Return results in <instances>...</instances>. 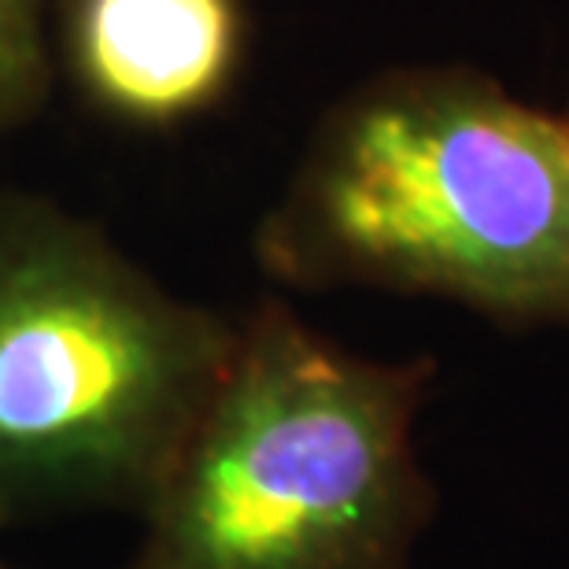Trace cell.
<instances>
[{"label":"cell","mask_w":569,"mask_h":569,"mask_svg":"<svg viewBox=\"0 0 569 569\" xmlns=\"http://www.w3.org/2000/svg\"><path fill=\"white\" fill-rule=\"evenodd\" d=\"M432 359H370L263 300L148 496L127 569H411L437 515Z\"/></svg>","instance_id":"cell-2"},{"label":"cell","mask_w":569,"mask_h":569,"mask_svg":"<svg viewBox=\"0 0 569 569\" xmlns=\"http://www.w3.org/2000/svg\"><path fill=\"white\" fill-rule=\"evenodd\" d=\"M244 0H63L56 52L86 104L138 130L211 111L241 74Z\"/></svg>","instance_id":"cell-4"},{"label":"cell","mask_w":569,"mask_h":569,"mask_svg":"<svg viewBox=\"0 0 569 569\" xmlns=\"http://www.w3.org/2000/svg\"><path fill=\"white\" fill-rule=\"evenodd\" d=\"M256 259L289 289L440 296L569 326V116L470 67H396L326 111Z\"/></svg>","instance_id":"cell-1"},{"label":"cell","mask_w":569,"mask_h":569,"mask_svg":"<svg viewBox=\"0 0 569 569\" xmlns=\"http://www.w3.org/2000/svg\"><path fill=\"white\" fill-rule=\"evenodd\" d=\"M237 322L181 300L60 203L0 197V529L141 510Z\"/></svg>","instance_id":"cell-3"},{"label":"cell","mask_w":569,"mask_h":569,"mask_svg":"<svg viewBox=\"0 0 569 569\" xmlns=\"http://www.w3.org/2000/svg\"><path fill=\"white\" fill-rule=\"evenodd\" d=\"M0 569H16V566H11V562H4V559H0Z\"/></svg>","instance_id":"cell-6"},{"label":"cell","mask_w":569,"mask_h":569,"mask_svg":"<svg viewBox=\"0 0 569 569\" xmlns=\"http://www.w3.org/2000/svg\"><path fill=\"white\" fill-rule=\"evenodd\" d=\"M52 86L44 0H0V133L27 122Z\"/></svg>","instance_id":"cell-5"}]
</instances>
